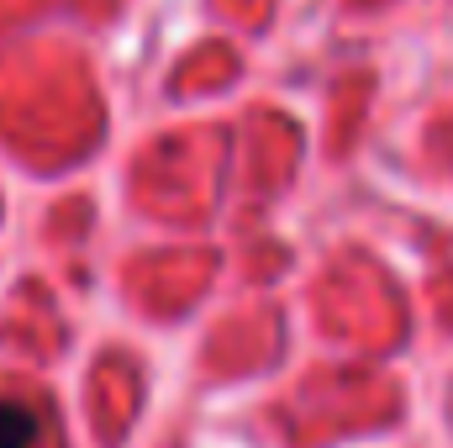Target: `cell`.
<instances>
[{"label":"cell","instance_id":"6da1fadb","mask_svg":"<svg viewBox=\"0 0 453 448\" xmlns=\"http://www.w3.org/2000/svg\"><path fill=\"white\" fill-rule=\"evenodd\" d=\"M42 444V417L16 401V396H0V448H37Z\"/></svg>","mask_w":453,"mask_h":448}]
</instances>
